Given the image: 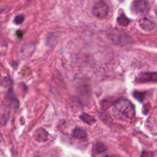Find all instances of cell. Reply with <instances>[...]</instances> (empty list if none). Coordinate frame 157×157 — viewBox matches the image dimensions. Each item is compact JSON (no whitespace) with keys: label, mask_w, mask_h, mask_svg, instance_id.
<instances>
[{"label":"cell","mask_w":157,"mask_h":157,"mask_svg":"<svg viewBox=\"0 0 157 157\" xmlns=\"http://www.w3.org/2000/svg\"><path fill=\"white\" fill-rule=\"evenodd\" d=\"M139 25L141 28L145 31L152 30L155 27L154 22L147 17L140 19L139 21Z\"/></svg>","instance_id":"obj_5"},{"label":"cell","mask_w":157,"mask_h":157,"mask_svg":"<svg viewBox=\"0 0 157 157\" xmlns=\"http://www.w3.org/2000/svg\"><path fill=\"white\" fill-rule=\"evenodd\" d=\"M156 16H157V10H156Z\"/></svg>","instance_id":"obj_16"},{"label":"cell","mask_w":157,"mask_h":157,"mask_svg":"<svg viewBox=\"0 0 157 157\" xmlns=\"http://www.w3.org/2000/svg\"><path fill=\"white\" fill-rule=\"evenodd\" d=\"M141 157H143V156H141Z\"/></svg>","instance_id":"obj_17"},{"label":"cell","mask_w":157,"mask_h":157,"mask_svg":"<svg viewBox=\"0 0 157 157\" xmlns=\"http://www.w3.org/2000/svg\"><path fill=\"white\" fill-rule=\"evenodd\" d=\"M110 38L111 40L118 44H123L127 43L128 41V36H127L125 34H120V33H114L111 35Z\"/></svg>","instance_id":"obj_6"},{"label":"cell","mask_w":157,"mask_h":157,"mask_svg":"<svg viewBox=\"0 0 157 157\" xmlns=\"http://www.w3.org/2000/svg\"><path fill=\"white\" fill-rule=\"evenodd\" d=\"M92 12L98 18H104L109 13V7L104 2H98L93 6Z\"/></svg>","instance_id":"obj_2"},{"label":"cell","mask_w":157,"mask_h":157,"mask_svg":"<svg viewBox=\"0 0 157 157\" xmlns=\"http://www.w3.org/2000/svg\"><path fill=\"white\" fill-rule=\"evenodd\" d=\"M73 136L77 139L84 140V139L87 138V134L84 130H83L81 128L77 127L74 130Z\"/></svg>","instance_id":"obj_8"},{"label":"cell","mask_w":157,"mask_h":157,"mask_svg":"<svg viewBox=\"0 0 157 157\" xmlns=\"http://www.w3.org/2000/svg\"><path fill=\"white\" fill-rule=\"evenodd\" d=\"M148 9L149 6L148 3L142 0L133 1L131 5V11L136 14H145L148 12Z\"/></svg>","instance_id":"obj_3"},{"label":"cell","mask_w":157,"mask_h":157,"mask_svg":"<svg viewBox=\"0 0 157 157\" xmlns=\"http://www.w3.org/2000/svg\"><path fill=\"white\" fill-rule=\"evenodd\" d=\"M112 113L115 117L120 120L132 119L135 116V109L131 101L122 98L118 100L112 108Z\"/></svg>","instance_id":"obj_1"},{"label":"cell","mask_w":157,"mask_h":157,"mask_svg":"<svg viewBox=\"0 0 157 157\" xmlns=\"http://www.w3.org/2000/svg\"><path fill=\"white\" fill-rule=\"evenodd\" d=\"M81 119L86 123H88V124H92L94 122H95V118H94L93 116L89 115L87 114H82V115H81L80 116Z\"/></svg>","instance_id":"obj_9"},{"label":"cell","mask_w":157,"mask_h":157,"mask_svg":"<svg viewBox=\"0 0 157 157\" xmlns=\"http://www.w3.org/2000/svg\"><path fill=\"white\" fill-rule=\"evenodd\" d=\"M133 96H134V97L136 99H138L139 101L140 102H143L144 98V94L138 91H135L134 93H133Z\"/></svg>","instance_id":"obj_13"},{"label":"cell","mask_w":157,"mask_h":157,"mask_svg":"<svg viewBox=\"0 0 157 157\" xmlns=\"http://www.w3.org/2000/svg\"><path fill=\"white\" fill-rule=\"evenodd\" d=\"M138 82H149L157 81V73H145L140 74L136 78Z\"/></svg>","instance_id":"obj_4"},{"label":"cell","mask_w":157,"mask_h":157,"mask_svg":"<svg viewBox=\"0 0 157 157\" xmlns=\"http://www.w3.org/2000/svg\"><path fill=\"white\" fill-rule=\"evenodd\" d=\"M104 157H113V156H109V155H107V156H104Z\"/></svg>","instance_id":"obj_15"},{"label":"cell","mask_w":157,"mask_h":157,"mask_svg":"<svg viewBox=\"0 0 157 157\" xmlns=\"http://www.w3.org/2000/svg\"><path fill=\"white\" fill-rule=\"evenodd\" d=\"M6 98L8 99L9 103L11 104V105L14 107H17L19 106V101L16 99L12 93H8L7 95L6 96Z\"/></svg>","instance_id":"obj_10"},{"label":"cell","mask_w":157,"mask_h":157,"mask_svg":"<svg viewBox=\"0 0 157 157\" xmlns=\"http://www.w3.org/2000/svg\"><path fill=\"white\" fill-rule=\"evenodd\" d=\"M34 136L37 141L42 143L48 140L49 138V134L44 129L39 128L35 131Z\"/></svg>","instance_id":"obj_7"},{"label":"cell","mask_w":157,"mask_h":157,"mask_svg":"<svg viewBox=\"0 0 157 157\" xmlns=\"http://www.w3.org/2000/svg\"><path fill=\"white\" fill-rule=\"evenodd\" d=\"M117 21L119 24L122 26H127L130 23L129 19H128L125 15H120L117 19Z\"/></svg>","instance_id":"obj_12"},{"label":"cell","mask_w":157,"mask_h":157,"mask_svg":"<svg viewBox=\"0 0 157 157\" xmlns=\"http://www.w3.org/2000/svg\"><path fill=\"white\" fill-rule=\"evenodd\" d=\"M25 20V17L23 16V15H16L14 18V22L16 23V24H21Z\"/></svg>","instance_id":"obj_14"},{"label":"cell","mask_w":157,"mask_h":157,"mask_svg":"<svg viewBox=\"0 0 157 157\" xmlns=\"http://www.w3.org/2000/svg\"><path fill=\"white\" fill-rule=\"evenodd\" d=\"M94 150L98 153H101L106 151L107 147L104 144L98 142L95 145H94Z\"/></svg>","instance_id":"obj_11"}]
</instances>
